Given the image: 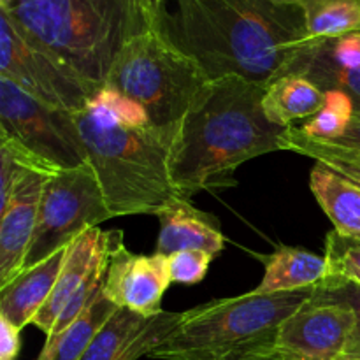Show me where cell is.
<instances>
[{
  "label": "cell",
  "instance_id": "17",
  "mask_svg": "<svg viewBox=\"0 0 360 360\" xmlns=\"http://www.w3.org/2000/svg\"><path fill=\"white\" fill-rule=\"evenodd\" d=\"M329 276V264L322 255L299 248L280 246L264 260V278L253 294H278L315 288Z\"/></svg>",
  "mask_w": 360,
  "mask_h": 360
},
{
  "label": "cell",
  "instance_id": "10",
  "mask_svg": "<svg viewBox=\"0 0 360 360\" xmlns=\"http://www.w3.org/2000/svg\"><path fill=\"white\" fill-rule=\"evenodd\" d=\"M123 246L122 231L95 227L67 246V255L48 302L32 326L49 336H60L84 308L104 290L112 253Z\"/></svg>",
  "mask_w": 360,
  "mask_h": 360
},
{
  "label": "cell",
  "instance_id": "35",
  "mask_svg": "<svg viewBox=\"0 0 360 360\" xmlns=\"http://www.w3.org/2000/svg\"><path fill=\"white\" fill-rule=\"evenodd\" d=\"M274 2H299V0H274Z\"/></svg>",
  "mask_w": 360,
  "mask_h": 360
},
{
  "label": "cell",
  "instance_id": "3",
  "mask_svg": "<svg viewBox=\"0 0 360 360\" xmlns=\"http://www.w3.org/2000/svg\"><path fill=\"white\" fill-rule=\"evenodd\" d=\"M0 13L95 88L130 41L153 30L151 0H0Z\"/></svg>",
  "mask_w": 360,
  "mask_h": 360
},
{
  "label": "cell",
  "instance_id": "36",
  "mask_svg": "<svg viewBox=\"0 0 360 360\" xmlns=\"http://www.w3.org/2000/svg\"><path fill=\"white\" fill-rule=\"evenodd\" d=\"M153 4H155V0H151V6H153Z\"/></svg>",
  "mask_w": 360,
  "mask_h": 360
},
{
  "label": "cell",
  "instance_id": "5",
  "mask_svg": "<svg viewBox=\"0 0 360 360\" xmlns=\"http://www.w3.org/2000/svg\"><path fill=\"white\" fill-rule=\"evenodd\" d=\"M313 288L217 299L183 313L171 336L150 354L157 360H271L288 316L311 301Z\"/></svg>",
  "mask_w": 360,
  "mask_h": 360
},
{
  "label": "cell",
  "instance_id": "2",
  "mask_svg": "<svg viewBox=\"0 0 360 360\" xmlns=\"http://www.w3.org/2000/svg\"><path fill=\"white\" fill-rule=\"evenodd\" d=\"M267 86L229 76L210 81L181 120L171 150V179L181 199L236 185V171L252 158L285 150L290 127L264 111Z\"/></svg>",
  "mask_w": 360,
  "mask_h": 360
},
{
  "label": "cell",
  "instance_id": "26",
  "mask_svg": "<svg viewBox=\"0 0 360 360\" xmlns=\"http://www.w3.org/2000/svg\"><path fill=\"white\" fill-rule=\"evenodd\" d=\"M90 104L105 109L112 118L118 120L120 123H123L127 127H136V129H139V127L151 125L146 109L139 102L120 94V91L112 90L109 86H102L94 95Z\"/></svg>",
  "mask_w": 360,
  "mask_h": 360
},
{
  "label": "cell",
  "instance_id": "27",
  "mask_svg": "<svg viewBox=\"0 0 360 360\" xmlns=\"http://www.w3.org/2000/svg\"><path fill=\"white\" fill-rule=\"evenodd\" d=\"M214 257L204 250H183L167 257L169 276L172 283L197 285L206 278Z\"/></svg>",
  "mask_w": 360,
  "mask_h": 360
},
{
  "label": "cell",
  "instance_id": "32",
  "mask_svg": "<svg viewBox=\"0 0 360 360\" xmlns=\"http://www.w3.org/2000/svg\"><path fill=\"white\" fill-rule=\"evenodd\" d=\"M333 144L334 146H341V148H348V150L360 151V115L359 112L354 116V118H352L347 134H345L341 139H338L336 143H333Z\"/></svg>",
  "mask_w": 360,
  "mask_h": 360
},
{
  "label": "cell",
  "instance_id": "30",
  "mask_svg": "<svg viewBox=\"0 0 360 360\" xmlns=\"http://www.w3.org/2000/svg\"><path fill=\"white\" fill-rule=\"evenodd\" d=\"M21 330L0 316V360H16L21 350Z\"/></svg>",
  "mask_w": 360,
  "mask_h": 360
},
{
  "label": "cell",
  "instance_id": "21",
  "mask_svg": "<svg viewBox=\"0 0 360 360\" xmlns=\"http://www.w3.org/2000/svg\"><path fill=\"white\" fill-rule=\"evenodd\" d=\"M309 41H326L360 32V0H299Z\"/></svg>",
  "mask_w": 360,
  "mask_h": 360
},
{
  "label": "cell",
  "instance_id": "25",
  "mask_svg": "<svg viewBox=\"0 0 360 360\" xmlns=\"http://www.w3.org/2000/svg\"><path fill=\"white\" fill-rule=\"evenodd\" d=\"M323 257L329 264V276L360 285V239L330 231L326 238Z\"/></svg>",
  "mask_w": 360,
  "mask_h": 360
},
{
  "label": "cell",
  "instance_id": "28",
  "mask_svg": "<svg viewBox=\"0 0 360 360\" xmlns=\"http://www.w3.org/2000/svg\"><path fill=\"white\" fill-rule=\"evenodd\" d=\"M352 118L340 115V112L333 111V109L323 108L316 112L315 116L306 120L302 127H299L302 134L308 139L316 141V143H336L338 139L347 134L348 127H350Z\"/></svg>",
  "mask_w": 360,
  "mask_h": 360
},
{
  "label": "cell",
  "instance_id": "15",
  "mask_svg": "<svg viewBox=\"0 0 360 360\" xmlns=\"http://www.w3.org/2000/svg\"><path fill=\"white\" fill-rule=\"evenodd\" d=\"M160 234L155 253L169 257L183 250H204L217 257L224 250L225 238L214 214L197 210L190 200L176 199L158 211Z\"/></svg>",
  "mask_w": 360,
  "mask_h": 360
},
{
  "label": "cell",
  "instance_id": "8",
  "mask_svg": "<svg viewBox=\"0 0 360 360\" xmlns=\"http://www.w3.org/2000/svg\"><path fill=\"white\" fill-rule=\"evenodd\" d=\"M109 218L115 217L90 162L49 176L42 188L37 225L23 271L48 260Z\"/></svg>",
  "mask_w": 360,
  "mask_h": 360
},
{
  "label": "cell",
  "instance_id": "34",
  "mask_svg": "<svg viewBox=\"0 0 360 360\" xmlns=\"http://www.w3.org/2000/svg\"><path fill=\"white\" fill-rule=\"evenodd\" d=\"M341 360H360V355H345Z\"/></svg>",
  "mask_w": 360,
  "mask_h": 360
},
{
  "label": "cell",
  "instance_id": "6",
  "mask_svg": "<svg viewBox=\"0 0 360 360\" xmlns=\"http://www.w3.org/2000/svg\"><path fill=\"white\" fill-rule=\"evenodd\" d=\"M210 79L199 65L155 30L130 41L104 86L134 98L158 129H178Z\"/></svg>",
  "mask_w": 360,
  "mask_h": 360
},
{
  "label": "cell",
  "instance_id": "9",
  "mask_svg": "<svg viewBox=\"0 0 360 360\" xmlns=\"http://www.w3.org/2000/svg\"><path fill=\"white\" fill-rule=\"evenodd\" d=\"M0 77L13 81L37 101L69 112L86 109L101 90L28 39L4 13H0Z\"/></svg>",
  "mask_w": 360,
  "mask_h": 360
},
{
  "label": "cell",
  "instance_id": "16",
  "mask_svg": "<svg viewBox=\"0 0 360 360\" xmlns=\"http://www.w3.org/2000/svg\"><path fill=\"white\" fill-rule=\"evenodd\" d=\"M65 255L67 248L60 250L44 262L25 269L9 285L0 288V316L20 330L34 323L55 288Z\"/></svg>",
  "mask_w": 360,
  "mask_h": 360
},
{
  "label": "cell",
  "instance_id": "4",
  "mask_svg": "<svg viewBox=\"0 0 360 360\" xmlns=\"http://www.w3.org/2000/svg\"><path fill=\"white\" fill-rule=\"evenodd\" d=\"M74 118L112 217H157L167 204L181 199L169 169L178 129L127 127L91 104Z\"/></svg>",
  "mask_w": 360,
  "mask_h": 360
},
{
  "label": "cell",
  "instance_id": "20",
  "mask_svg": "<svg viewBox=\"0 0 360 360\" xmlns=\"http://www.w3.org/2000/svg\"><path fill=\"white\" fill-rule=\"evenodd\" d=\"M285 74H299L311 81L322 91L341 90L350 95L355 102V115H360V69L348 70L334 65L316 49L311 41L306 42L295 56Z\"/></svg>",
  "mask_w": 360,
  "mask_h": 360
},
{
  "label": "cell",
  "instance_id": "12",
  "mask_svg": "<svg viewBox=\"0 0 360 360\" xmlns=\"http://www.w3.org/2000/svg\"><path fill=\"white\" fill-rule=\"evenodd\" d=\"M171 283L167 257L155 252L151 255H136L123 245L109 260L104 295L118 308L155 316L164 311L162 299Z\"/></svg>",
  "mask_w": 360,
  "mask_h": 360
},
{
  "label": "cell",
  "instance_id": "29",
  "mask_svg": "<svg viewBox=\"0 0 360 360\" xmlns=\"http://www.w3.org/2000/svg\"><path fill=\"white\" fill-rule=\"evenodd\" d=\"M27 171L28 169L23 167L6 148H0V210L6 206Z\"/></svg>",
  "mask_w": 360,
  "mask_h": 360
},
{
  "label": "cell",
  "instance_id": "19",
  "mask_svg": "<svg viewBox=\"0 0 360 360\" xmlns=\"http://www.w3.org/2000/svg\"><path fill=\"white\" fill-rule=\"evenodd\" d=\"M323 105V91L299 74H283L267 84L264 111L271 122L292 127L295 120L315 116Z\"/></svg>",
  "mask_w": 360,
  "mask_h": 360
},
{
  "label": "cell",
  "instance_id": "22",
  "mask_svg": "<svg viewBox=\"0 0 360 360\" xmlns=\"http://www.w3.org/2000/svg\"><path fill=\"white\" fill-rule=\"evenodd\" d=\"M118 306L112 304L104 295V290L81 311V315L67 327L65 333L56 338V352L53 360H81L88 350L94 338L102 329L105 322L111 319Z\"/></svg>",
  "mask_w": 360,
  "mask_h": 360
},
{
  "label": "cell",
  "instance_id": "13",
  "mask_svg": "<svg viewBox=\"0 0 360 360\" xmlns=\"http://www.w3.org/2000/svg\"><path fill=\"white\" fill-rule=\"evenodd\" d=\"M183 313L162 311L143 316L118 308L102 326L81 360H139L164 343L181 323Z\"/></svg>",
  "mask_w": 360,
  "mask_h": 360
},
{
  "label": "cell",
  "instance_id": "18",
  "mask_svg": "<svg viewBox=\"0 0 360 360\" xmlns=\"http://www.w3.org/2000/svg\"><path fill=\"white\" fill-rule=\"evenodd\" d=\"M309 188L334 231L360 239V185L316 162L309 174Z\"/></svg>",
  "mask_w": 360,
  "mask_h": 360
},
{
  "label": "cell",
  "instance_id": "1",
  "mask_svg": "<svg viewBox=\"0 0 360 360\" xmlns=\"http://www.w3.org/2000/svg\"><path fill=\"white\" fill-rule=\"evenodd\" d=\"M153 30L210 81L238 76L267 86L309 42L299 2L155 0Z\"/></svg>",
  "mask_w": 360,
  "mask_h": 360
},
{
  "label": "cell",
  "instance_id": "31",
  "mask_svg": "<svg viewBox=\"0 0 360 360\" xmlns=\"http://www.w3.org/2000/svg\"><path fill=\"white\" fill-rule=\"evenodd\" d=\"M323 108L333 109V111L348 116V118H354L355 116L354 98L341 90L323 91Z\"/></svg>",
  "mask_w": 360,
  "mask_h": 360
},
{
  "label": "cell",
  "instance_id": "24",
  "mask_svg": "<svg viewBox=\"0 0 360 360\" xmlns=\"http://www.w3.org/2000/svg\"><path fill=\"white\" fill-rule=\"evenodd\" d=\"M311 301L319 304H340L354 313V330L348 341L347 355H360V285L327 276L319 287L313 288Z\"/></svg>",
  "mask_w": 360,
  "mask_h": 360
},
{
  "label": "cell",
  "instance_id": "33",
  "mask_svg": "<svg viewBox=\"0 0 360 360\" xmlns=\"http://www.w3.org/2000/svg\"><path fill=\"white\" fill-rule=\"evenodd\" d=\"M55 352H56V338H46V343L44 347H42L37 360H53L55 359Z\"/></svg>",
  "mask_w": 360,
  "mask_h": 360
},
{
  "label": "cell",
  "instance_id": "11",
  "mask_svg": "<svg viewBox=\"0 0 360 360\" xmlns=\"http://www.w3.org/2000/svg\"><path fill=\"white\" fill-rule=\"evenodd\" d=\"M354 330V313L309 301L280 327L271 360H341Z\"/></svg>",
  "mask_w": 360,
  "mask_h": 360
},
{
  "label": "cell",
  "instance_id": "14",
  "mask_svg": "<svg viewBox=\"0 0 360 360\" xmlns=\"http://www.w3.org/2000/svg\"><path fill=\"white\" fill-rule=\"evenodd\" d=\"M48 176L28 169L0 210V288L9 285L23 271L37 225L39 204Z\"/></svg>",
  "mask_w": 360,
  "mask_h": 360
},
{
  "label": "cell",
  "instance_id": "23",
  "mask_svg": "<svg viewBox=\"0 0 360 360\" xmlns=\"http://www.w3.org/2000/svg\"><path fill=\"white\" fill-rule=\"evenodd\" d=\"M285 150L313 158L319 164L327 165L350 181L360 185V151L357 150H348V148L334 146V144L327 143H316V141L308 139L299 130V127H290L287 139H285Z\"/></svg>",
  "mask_w": 360,
  "mask_h": 360
},
{
  "label": "cell",
  "instance_id": "7",
  "mask_svg": "<svg viewBox=\"0 0 360 360\" xmlns=\"http://www.w3.org/2000/svg\"><path fill=\"white\" fill-rule=\"evenodd\" d=\"M74 115L37 101L0 77V148L23 167L49 178L88 164Z\"/></svg>",
  "mask_w": 360,
  "mask_h": 360
}]
</instances>
